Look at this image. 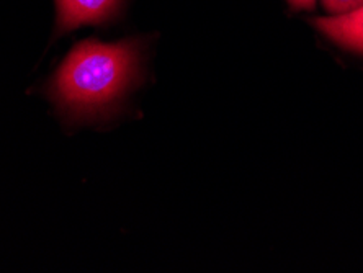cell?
I'll use <instances>...</instances> for the list:
<instances>
[{"label": "cell", "mask_w": 363, "mask_h": 273, "mask_svg": "<svg viewBox=\"0 0 363 273\" xmlns=\"http://www.w3.org/2000/svg\"><path fill=\"white\" fill-rule=\"evenodd\" d=\"M288 4L296 10H314L316 0H288Z\"/></svg>", "instance_id": "obj_5"}, {"label": "cell", "mask_w": 363, "mask_h": 273, "mask_svg": "<svg viewBox=\"0 0 363 273\" xmlns=\"http://www.w3.org/2000/svg\"><path fill=\"white\" fill-rule=\"evenodd\" d=\"M314 26L335 45L363 55V5L350 13L316 18Z\"/></svg>", "instance_id": "obj_3"}, {"label": "cell", "mask_w": 363, "mask_h": 273, "mask_svg": "<svg viewBox=\"0 0 363 273\" xmlns=\"http://www.w3.org/2000/svg\"><path fill=\"white\" fill-rule=\"evenodd\" d=\"M363 0H323L324 10H328L330 15H345L360 9Z\"/></svg>", "instance_id": "obj_4"}, {"label": "cell", "mask_w": 363, "mask_h": 273, "mask_svg": "<svg viewBox=\"0 0 363 273\" xmlns=\"http://www.w3.org/2000/svg\"><path fill=\"white\" fill-rule=\"evenodd\" d=\"M140 52L131 41L105 45L87 40L74 48L57 71L52 95L74 115L104 110L130 87Z\"/></svg>", "instance_id": "obj_1"}, {"label": "cell", "mask_w": 363, "mask_h": 273, "mask_svg": "<svg viewBox=\"0 0 363 273\" xmlns=\"http://www.w3.org/2000/svg\"><path fill=\"white\" fill-rule=\"evenodd\" d=\"M121 0H56L57 30L69 31L82 25H97L116 13Z\"/></svg>", "instance_id": "obj_2"}]
</instances>
